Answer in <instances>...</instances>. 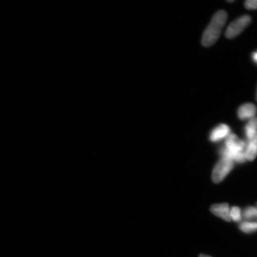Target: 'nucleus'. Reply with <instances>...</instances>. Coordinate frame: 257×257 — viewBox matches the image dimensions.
<instances>
[{
  "mask_svg": "<svg viewBox=\"0 0 257 257\" xmlns=\"http://www.w3.org/2000/svg\"><path fill=\"white\" fill-rule=\"evenodd\" d=\"M219 154L224 158L229 159L232 160L233 162H236L239 163H243L246 162V159L245 152L240 153H235L230 152L224 147H221L219 150Z\"/></svg>",
  "mask_w": 257,
  "mask_h": 257,
  "instance_id": "nucleus-8",
  "label": "nucleus"
},
{
  "mask_svg": "<svg viewBox=\"0 0 257 257\" xmlns=\"http://www.w3.org/2000/svg\"><path fill=\"white\" fill-rule=\"evenodd\" d=\"M227 19V13L224 11H219L215 14L202 35V46L210 47L216 43L220 37Z\"/></svg>",
  "mask_w": 257,
  "mask_h": 257,
  "instance_id": "nucleus-1",
  "label": "nucleus"
},
{
  "mask_svg": "<svg viewBox=\"0 0 257 257\" xmlns=\"http://www.w3.org/2000/svg\"><path fill=\"white\" fill-rule=\"evenodd\" d=\"M230 219L233 220L236 222L242 220V213H241L240 208L237 207H233L230 210Z\"/></svg>",
  "mask_w": 257,
  "mask_h": 257,
  "instance_id": "nucleus-13",
  "label": "nucleus"
},
{
  "mask_svg": "<svg viewBox=\"0 0 257 257\" xmlns=\"http://www.w3.org/2000/svg\"><path fill=\"white\" fill-rule=\"evenodd\" d=\"M243 217L246 220H251L257 218V208L246 207L243 211Z\"/></svg>",
  "mask_w": 257,
  "mask_h": 257,
  "instance_id": "nucleus-12",
  "label": "nucleus"
},
{
  "mask_svg": "<svg viewBox=\"0 0 257 257\" xmlns=\"http://www.w3.org/2000/svg\"><path fill=\"white\" fill-rule=\"evenodd\" d=\"M246 144L239 139L235 134H230L226 138L224 147L230 152L240 153L245 152Z\"/></svg>",
  "mask_w": 257,
  "mask_h": 257,
  "instance_id": "nucleus-4",
  "label": "nucleus"
},
{
  "mask_svg": "<svg viewBox=\"0 0 257 257\" xmlns=\"http://www.w3.org/2000/svg\"><path fill=\"white\" fill-rule=\"evenodd\" d=\"M200 257H212V256L207 255H204V254H201L200 255Z\"/></svg>",
  "mask_w": 257,
  "mask_h": 257,
  "instance_id": "nucleus-16",
  "label": "nucleus"
},
{
  "mask_svg": "<svg viewBox=\"0 0 257 257\" xmlns=\"http://www.w3.org/2000/svg\"><path fill=\"white\" fill-rule=\"evenodd\" d=\"M233 162L229 159H221L215 166L212 173V180L216 184L220 183L226 178L233 168Z\"/></svg>",
  "mask_w": 257,
  "mask_h": 257,
  "instance_id": "nucleus-2",
  "label": "nucleus"
},
{
  "mask_svg": "<svg viewBox=\"0 0 257 257\" xmlns=\"http://www.w3.org/2000/svg\"><path fill=\"white\" fill-rule=\"evenodd\" d=\"M239 229L245 233H251L257 231V222L245 221L239 225Z\"/></svg>",
  "mask_w": 257,
  "mask_h": 257,
  "instance_id": "nucleus-11",
  "label": "nucleus"
},
{
  "mask_svg": "<svg viewBox=\"0 0 257 257\" xmlns=\"http://www.w3.org/2000/svg\"><path fill=\"white\" fill-rule=\"evenodd\" d=\"M230 131V128L228 125L220 124L211 131L209 138L211 142L217 143L229 136Z\"/></svg>",
  "mask_w": 257,
  "mask_h": 257,
  "instance_id": "nucleus-5",
  "label": "nucleus"
},
{
  "mask_svg": "<svg viewBox=\"0 0 257 257\" xmlns=\"http://www.w3.org/2000/svg\"><path fill=\"white\" fill-rule=\"evenodd\" d=\"M252 59L253 62L257 64V51L252 54Z\"/></svg>",
  "mask_w": 257,
  "mask_h": 257,
  "instance_id": "nucleus-15",
  "label": "nucleus"
},
{
  "mask_svg": "<svg viewBox=\"0 0 257 257\" xmlns=\"http://www.w3.org/2000/svg\"><path fill=\"white\" fill-rule=\"evenodd\" d=\"M245 136L248 141L252 139L257 134V117L251 118L246 124L245 128Z\"/></svg>",
  "mask_w": 257,
  "mask_h": 257,
  "instance_id": "nucleus-10",
  "label": "nucleus"
},
{
  "mask_svg": "<svg viewBox=\"0 0 257 257\" xmlns=\"http://www.w3.org/2000/svg\"><path fill=\"white\" fill-rule=\"evenodd\" d=\"M245 154L246 160L252 161L256 158L257 156V134L248 141V143L246 145Z\"/></svg>",
  "mask_w": 257,
  "mask_h": 257,
  "instance_id": "nucleus-9",
  "label": "nucleus"
},
{
  "mask_svg": "<svg viewBox=\"0 0 257 257\" xmlns=\"http://www.w3.org/2000/svg\"><path fill=\"white\" fill-rule=\"evenodd\" d=\"M210 210L216 216L219 217L225 221H230V210L228 204H215L212 205Z\"/></svg>",
  "mask_w": 257,
  "mask_h": 257,
  "instance_id": "nucleus-7",
  "label": "nucleus"
},
{
  "mask_svg": "<svg viewBox=\"0 0 257 257\" xmlns=\"http://www.w3.org/2000/svg\"><path fill=\"white\" fill-rule=\"evenodd\" d=\"M245 7L248 10H257V0H247Z\"/></svg>",
  "mask_w": 257,
  "mask_h": 257,
  "instance_id": "nucleus-14",
  "label": "nucleus"
},
{
  "mask_svg": "<svg viewBox=\"0 0 257 257\" xmlns=\"http://www.w3.org/2000/svg\"><path fill=\"white\" fill-rule=\"evenodd\" d=\"M255 97H256V100L257 101V89H256V96H255Z\"/></svg>",
  "mask_w": 257,
  "mask_h": 257,
  "instance_id": "nucleus-17",
  "label": "nucleus"
},
{
  "mask_svg": "<svg viewBox=\"0 0 257 257\" xmlns=\"http://www.w3.org/2000/svg\"><path fill=\"white\" fill-rule=\"evenodd\" d=\"M257 108L252 103H245L240 105L237 110V116L241 120H250L256 117Z\"/></svg>",
  "mask_w": 257,
  "mask_h": 257,
  "instance_id": "nucleus-6",
  "label": "nucleus"
},
{
  "mask_svg": "<svg viewBox=\"0 0 257 257\" xmlns=\"http://www.w3.org/2000/svg\"><path fill=\"white\" fill-rule=\"evenodd\" d=\"M251 22L248 15H243L236 19L227 27L225 35L228 39H232L239 35Z\"/></svg>",
  "mask_w": 257,
  "mask_h": 257,
  "instance_id": "nucleus-3",
  "label": "nucleus"
}]
</instances>
